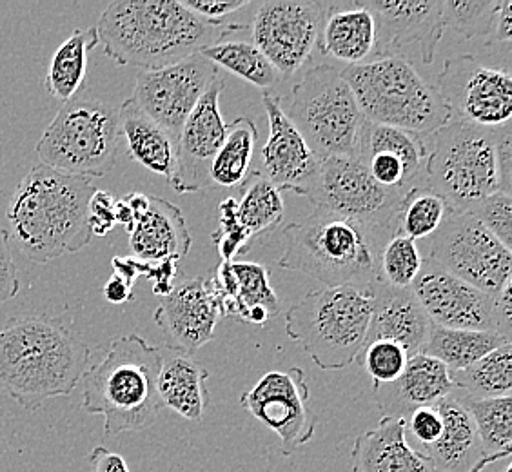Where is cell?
<instances>
[{"label": "cell", "mask_w": 512, "mask_h": 472, "mask_svg": "<svg viewBox=\"0 0 512 472\" xmlns=\"http://www.w3.org/2000/svg\"><path fill=\"white\" fill-rule=\"evenodd\" d=\"M95 30L109 59L153 71L206 50L238 26L198 19L173 0H119L104 10Z\"/></svg>", "instance_id": "6da1fadb"}, {"label": "cell", "mask_w": 512, "mask_h": 472, "mask_svg": "<svg viewBox=\"0 0 512 472\" xmlns=\"http://www.w3.org/2000/svg\"><path fill=\"white\" fill-rule=\"evenodd\" d=\"M86 342L59 318H11L0 329V389L26 411L69 396L88 371Z\"/></svg>", "instance_id": "7a4b0ae2"}, {"label": "cell", "mask_w": 512, "mask_h": 472, "mask_svg": "<svg viewBox=\"0 0 512 472\" xmlns=\"http://www.w3.org/2000/svg\"><path fill=\"white\" fill-rule=\"evenodd\" d=\"M97 187L39 164L20 180L8 206L10 238L20 253L37 264L79 253L93 240L89 231V198Z\"/></svg>", "instance_id": "3957f363"}, {"label": "cell", "mask_w": 512, "mask_h": 472, "mask_svg": "<svg viewBox=\"0 0 512 472\" xmlns=\"http://www.w3.org/2000/svg\"><path fill=\"white\" fill-rule=\"evenodd\" d=\"M389 233L318 209L284 229L286 253L278 266L313 276L325 287L371 286Z\"/></svg>", "instance_id": "277c9868"}, {"label": "cell", "mask_w": 512, "mask_h": 472, "mask_svg": "<svg viewBox=\"0 0 512 472\" xmlns=\"http://www.w3.org/2000/svg\"><path fill=\"white\" fill-rule=\"evenodd\" d=\"M162 347L149 345L142 336L113 340L99 364L82 376V409L104 418V434L144 431L157 422L162 402L157 391Z\"/></svg>", "instance_id": "5b68a950"}, {"label": "cell", "mask_w": 512, "mask_h": 472, "mask_svg": "<svg viewBox=\"0 0 512 472\" xmlns=\"http://www.w3.org/2000/svg\"><path fill=\"white\" fill-rule=\"evenodd\" d=\"M367 122L431 137L451 120L436 86L402 55L340 69Z\"/></svg>", "instance_id": "8992f818"}, {"label": "cell", "mask_w": 512, "mask_h": 472, "mask_svg": "<svg viewBox=\"0 0 512 472\" xmlns=\"http://www.w3.org/2000/svg\"><path fill=\"white\" fill-rule=\"evenodd\" d=\"M373 315L371 286L325 287L289 307L286 333L324 371L355 364Z\"/></svg>", "instance_id": "52a82bcc"}, {"label": "cell", "mask_w": 512, "mask_h": 472, "mask_svg": "<svg viewBox=\"0 0 512 472\" xmlns=\"http://www.w3.org/2000/svg\"><path fill=\"white\" fill-rule=\"evenodd\" d=\"M278 100L320 160L356 157L365 118L340 69L329 64L307 69L289 97Z\"/></svg>", "instance_id": "ba28073f"}, {"label": "cell", "mask_w": 512, "mask_h": 472, "mask_svg": "<svg viewBox=\"0 0 512 472\" xmlns=\"http://www.w3.org/2000/svg\"><path fill=\"white\" fill-rule=\"evenodd\" d=\"M496 131L451 118L431 135L424 186L444 198L451 211H469L483 198L502 193Z\"/></svg>", "instance_id": "9c48e42d"}, {"label": "cell", "mask_w": 512, "mask_h": 472, "mask_svg": "<svg viewBox=\"0 0 512 472\" xmlns=\"http://www.w3.org/2000/svg\"><path fill=\"white\" fill-rule=\"evenodd\" d=\"M119 111L106 102L75 97L42 133L37 155L44 166L75 177H104L117 164Z\"/></svg>", "instance_id": "30bf717a"}, {"label": "cell", "mask_w": 512, "mask_h": 472, "mask_svg": "<svg viewBox=\"0 0 512 472\" xmlns=\"http://www.w3.org/2000/svg\"><path fill=\"white\" fill-rule=\"evenodd\" d=\"M304 197L318 209L353 218L393 236L398 233L405 193L376 184L360 160L336 157L322 160L315 184Z\"/></svg>", "instance_id": "8fae6325"}, {"label": "cell", "mask_w": 512, "mask_h": 472, "mask_svg": "<svg viewBox=\"0 0 512 472\" xmlns=\"http://www.w3.org/2000/svg\"><path fill=\"white\" fill-rule=\"evenodd\" d=\"M429 258L487 295H498L511 282V249L469 211H449L433 235Z\"/></svg>", "instance_id": "7c38bea8"}, {"label": "cell", "mask_w": 512, "mask_h": 472, "mask_svg": "<svg viewBox=\"0 0 512 472\" xmlns=\"http://www.w3.org/2000/svg\"><path fill=\"white\" fill-rule=\"evenodd\" d=\"M451 117L482 128L511 124L512 80L509 68H493L474 55L451 57L436 79Z\"/></svg>", "instance_id": "4fadbf2b"}, {"label": "cell", "mask_w": 512, "mask_h": 472, "mask_svg": "<svg viewBox=\"0 0 512 472\" xmlns=\"http://www.w3.org/2000/svg\"><path fill=\"white\" fill-rule=\"evenodd\" d=\"M324 13L322 2L269 0L256 8L251 42L282 79H289L306 66L318 46Z\"/></svg>", "instance_id": "5bb4252c"}, {"label": "cell", "mask_w": 512, "mask_h": 472, "mask_svg": "<svg viewBox=\"0 0 512 472\" xmlns=\"http://www.w3.org/2000/svg\"><path fill=\"white\" fill-rule=\"evenodd\" d=\"M218 77L217 66L195 53L166 68L138 71L131 99L155 124L178 138L198 100Z\"/></svg>", "instance_id": "9a60e30c"}, {"label": "cell", "mask_w": 512, "mask_h": 472, "mask_svg": "<svg viewBox=\"0 0 512 472\" xmlns=\"http://www.w3.org/2000/svg\"><path fill=\"white\" fill-rule=\"evenodd\" d=\"M311 391L306 373L298 367L289 371H271L258 384L242 394L240 405L280 438L284 456L295 454L313 440L316 420L307 402Z\"/></svg>", "instance_id": "2e32d148"}, {"label": "cell", "mask_w": 512, "mask_h": 472, "mask_svg": "<svg viewBox=\"0 0 512 472\" xmlns=\"http://www.w3.org/2000/svg\"><path fill=\"white\" fill-rule=\"evenodd\" d=\"M427 318L438 327L498 333L496 296L451 275L429 256L411 287Z\"/></svg>", "instance_id": "e0dca14e"}, {"label": "cell", "mask_w": 512, "mask_h": 472, "mask_svg": "<svg viewBox=\"0 0 512 472\" xmlns=\"http://www.w3.org/2000/svg\"><path fill=\"white\" fill-rule=\"evenodd\" d=\"M222 91L224 80L218 77L178 133L175 169L169 184L180 195L197 193L211 184V166L227 131L220 111Z\"/></svg>", "instance_id": "ac0fdd59"}, {"label": "cell", "mask_w": 512, "mask_h": 472, "mask_svg": "<svg viewBox=\"0 0 512 472\" xmlns=\"http://www.w3.org/2000/svg\"><path fill=\"white\" fill-rule=\"evenodd\" d=\"M375 19L373 59L402 55L409 44H418L425 64L434 60L444 35L442 0H360Z\"/></svg>", "instance_id": "d6986e66"}, {"label": "cell", "mask_w": 512, "mask_h": 472, "mask_svg": "<svg viewBox=\"0 0 512 472\" xmlns=\"http://www.w3.org/2000/svg\"><path fill=\"white\" fill-rule=\"evenodd\" d=\"M427 157L424 135L365 120L356 160L364 164L376 184L404 193L424 186Z\"/></svg>", "instance_id": "ffe728a7"}, {"label": "cell", "mask_w": 512, "mask_h": 472, "mask_svg": "<svg viewBox=\"0 0 512 472\" xmlns=\"http://www.w3.org/2000/svg\"><path fill=\"white\" fill-rule=\"evenodd\" d=\"M218 320L220 313L204 276L178 282L155 311V324L169 351L189 356L213 340Z\"/></svg>", "instance_id": "44dd1931"}, {"label": "cell", "mask_w": 512, "mask_h": 472, "mask_svg": "<svg viewBox=\"0 0 512 472\" xmlns=\"http://www.w3.org/2000/svg\"><path fill=\"white\" fill-rule=\"evenodd\" d=\"M269 122V137L262 149V175L282 193L293 191L304 197L315 184L322 160L309 149L300 131L280 108V100L271 93L262 97Z\"/></svg>", "instance_id": "7402d4cb"}, {"label": "cell", "mask_w": 512, "mask_h": 472, "mask_svg": "<svg viewBox=\"0 0 512 472\" xmlns=\"http://www.w3.org/2000/svg\"><path fill=\"white\" fill-rule=\"evenodd\" d=\"M373 315L365 345L375 340H391L407 353H420L433 322L427 318L411 289H396L376 278L371 284ZM364 345V347H365Z\"/></svg>", "instance_id": "603a6c76"}, {"label": "cell", "mask_w": 512, "mask_h": 472, "mask_svg": "<svg viewBox=\"0 0 512 472\" xmlns=\"http://www.w3.org/2000/svg\"><path fill=\"white\" fill-rule=\"evenodd\" d=\"M351 460L353 472H438L407 442L404 418L391 414L356 438Z\"/></svg>", "instance_id": "cb8c5ba5"}, {"label": "cell", "mask_w": 512, "mask_h": 472, "mask_svg": "<svg viewBox=\"0 0 512 472\" xmlns=\"http://www.w3.org/2000/svg\"><path fill=\"white\" fill-rule=\"evenodd\" d=\"M191 244L193 238L189 235L180 207L164 198L149 195L148 211L138 218L129 233L133 256L149 264L164 260L180 262L188 255Z\"/></svg>", "instance_id": "d4e9b609"}, {"label": "cell", "mask_w": 512, "mask_h": 472, "mask_svg": "<svg viewBox=\"0 0 512 472\" xmlns=\"http://www.w3.org/2000/svg\"><path fill=\"white\" fill-rule=\"evenodd\" d=\"M456 391L451 373L442 362L427 354H414L402 376L389 385L375 387L378 405L391 416L411 413L418 407H431Z\"/></svg>", "instance_id": "484cf974"}, {"label": "cell", "mask_w": 512, "mask_h": 472, "mask_svg": "<svg viewBox=\"0 0 512 472\" xmlns=\"http://www.w3.org/2000/svg\"><path fill=\"white\" fill-rule=\"evenodd\" d=\"M444 429L433 447L425 451L438 472H482L487 465L473 418L456 393L436 404Z\"/></svg>", "instance_id": "4316f807"}, {"label": "cell", "mask_w": 512, "mask_h": 472, "mask_svg": "<svg viewBox=\"0 0 512 472\" xmlns=\"http://www.w3.org/2000/svg\"><path fill=\"white\" fill-rule=\"evenodd\" d=\"M318 44L325 57L342 62L345 68L365 64L375 55V19L360 0L351 8L325 6Z\"/></svg>", "instance_id": "83f0119b"}, {"label": "cell", "mask_w": 512, "mask_h": 472, "mask_svg": "<svg viewBox=\"0 0 512 472\" xmlns=\"http://www.w3.org/2000/svg\"><path fill=\"white\" fill-rule=\"evenodd\" d=\"M206 367L189 354L162 351L158 371L157 391L162 407L186 418L200 422L209 407Z\"/></svg>", "instance_id": "f1b7e54d"}, {"label": "cell", "mask_w": 512, "mask_h": 472, "mask_svg": "<svg viewBox=\"0 0 512 472\" xmlns=\"http://www.w3.org/2000/svg\"><path fill=\"white\" fill-rule=\"evenodd\" d=\"M117 111L120 137L128 142L129 157L151 173L169 180L175 169L177 138L155 124L133 99L126 100Z\"/></svg>", "instance_id": "f546056e"}, {"label": "cell", "mask_w": 512, "mask_h": 472, "mask_svg": "<svg viewBox=\"0 0 512 472\" xmlns=\"http://www.w3.org/2000/svg\"><path fill=\"white\" fill-rule=\"evenodd\" d=\"M99 46L95 28L75 30L51 57L50 68L44 79V88L60 102L79 97L88 73L89 51Z\"/></svg>", "instance_id": "4dcf8cb0"}, {"label": "cell", "mask_w": 512, "mask_h": 472, "mask_svg": "<svg viewBox=\"0 0 512 472\" xmlns=\"http://www.w3.org/2000/svg\"><path fill=\"white\" fill-rule=\"evenodd\" d=\"M511 344L507 338L491 331H463V329H445L431 325L420 353L442 362L449 373L463 371L485 354L493 353L502 345Z\"/></svg>", "instance_id": "1f68e13d"}, {"label": "cell", "mask_w": 512, "mask_h": 472, "mask_svg": "<svg viewBox=\"0 0 512 472\" xmlns=\"http://www.w3.org/2000/svg\"><path fill=\"white\" fill-rule=\"evenodd\" d=\"M473 418L483 458L487 462L507 460L512 453V400L503 398H474L454 391Z\"/></svg>", "instance_id": "d6a6232c"}, {"label": "cell", "mask_w": 512, "mask_h": 472, "mask_svg": "<svg viewBox=\"0 0 512 472\" xmlns=\"http://www.w3.org/2000/svg\"><path fill=\"white\" fill-rule=\"evenodd\" d=\"M258 129L249 117H238L227 126L226 138L211 166V184L224 189L242 187L253 177Z\"/></svg>", "instance_id": "836d02e7"}, {"label": "cell", "mask_w": 512, "mask_h": 472, "mask_svg": "<svg viewBox=\"0 0 512 472\" xmlns=\"http://www.w3.org/2000/svg\"><path fill=\"white\" fill-rule=\"evenodd\" d=\"M244 26H238L240 31ZM235 31V33H237ZM231 33L226 39L218 40L217 44L200 51L202 57L213 62L217 68H224L237 75L240 79L253 84L255 88L269 93L282 82V75L275 66L264 57V53L256 48L253 42L242 39H231Z\"/></svg>", "instance_id": "e575fe53"}, {"label": "cell", "mask_w": 512, "mask_h": 472, "mask_svg": "<svg viewBox=\"0 0 512 472\" xmlns=\"http://www.w3.org/2000/svg\"><path fill=\"white\" fill-rule=\"evenodd\" d=\"M456 391L474 398L511 396L512 344H505L463 371L451 373Z\"/></svg>", "instance_id": "d590c367"}, {"label": "cell", "mask_w": 512, "mask_h": 472, "mask_svg": "<svg viewBox=\"0 0 512 472\" xmlns=\"http://www.w3.org/2000/svg\"><path fill=\"white\" fill-rule=\"evenodd\" d=\"M249 180L251 184L237 202V217L247 235L255 238L275 231L282 224L284 200L280 191L262 173L255 171Z\"/></svg>", "instance_id": "8d00e7d4"}, {"label": "cell", "mask_w": 512, "mask_h": 472, "mask_svg": "<svg viewBox=\"0 0 512 472\" xmlns=\"http://www.w3.org/2000/svg\"><path fill=\"white\" fill-rule=\"evenodd\" d=\"M449 211L440 195L425 186L413 187L405 193L400 206L398 233L413 238L414 242L429 238L444 224Z\"/></svg>", "instance_id": "74e56055"}, {"label": "cell", "mask_w": 512, "mask_h": 472, "mask_svg": "<svg viewBox=\"0 0 512 472\" xmlns=\"http://www.w3.org/2000/svg\"><path fill=\"white\" fill-rule=\"evenodd\" d=\"M424 266L420 247L409 236H391L380 251L378 280L396 289H411Z\"/></svg>", "instance_id": "f35d334b"}, {"label": "cell", "mask_w": 512, "mask_h": 472, "mask_svg": "<svg viewBox=\"0 0 512 472\" xmlns=\"http://www.w3.org/2000/svg\"><path fill=\"white\" fill-rule=\"evenodd\" d=\"M498 8L500 0H442V24L465 39L491 35Z\"/></svg>", "instance_id": "ab89813d"}, {"label": "cell", "mask_w": 512, "mask_h": 472, "mask_svg": "<svg viewBox=\"0 0 512 472\" xmlns=\"http://www.w3.org/2000/svg\"><path fill=\"white\" fill-rule=\"evenodd\" d=\"M237 295L246 311V324L253 309H266L269 316L280 313V298L269 284V269L253 262H231Z\"/></svg>", "instance_id": "60d3db41"}, {"label": "cell", "mask_w": 512, "mask_h": 472, "mask_svg": "<svg viewBox=\"0 0 512 472\" xmlns=\"http://www.w3.org/2000/svg\"><path fill=\"white\" fill-rule=\"evenodd\" d=\"M409 358L411 354L402 345L391 340H375L365 345L355 364L364 367L365 373L373 380V387H380L396 382L404 373Z\"/></svg>", "instance_id": "b9f144b4"}, {"label": "cell", "mask_w": 512, "mask_h": 472, "mask_svg": "<svg viewBox=\"0 0 512 472\" xmlns=\"http://www.w3.org/2000/svg\"><path fill=\"white\" fill-rule=\"evenodd\" d=\"M218 226L213 233V242L222 262H235V256L246 255L251 249V236L240 226L237 217V200L226 198L218 206Z\"/></svg>", "instance_id": "7bdbcfd3"}, {"label": "cell", "mask_w": 512, "mask_h": 472, "mask_svg": "<svg viewBox=\"0 0 512 472\" xmlns=\"http://www.w3.org/2000/svg\"><path fill=\"white\" fill-rule=\"evenodd\" d=\"M480 224L491 235L496 236L507 249L512 247V198L505 193H494L483 198L476 206L469 209Z\"/></svg>", "instance_id": "ee69618b"}, {"label": "cell", "mask_w": 512, "mask_h": 472, "mask_svg": "<svg viewBox=\"0 0 512 472\" xmlns=\"http://www.w3.org/2000/svg\"><path fill=\"white\" fill-rule=\"evenodd\" d=\"M405 438L414 451L424 454L429 447L438 442L444 422L436 405L418 407L404 416Z\"/></svg>", "instance_id": "f6af8a7d"}, {"label": "cell", "mask_w": 512, "mask_h": 472, "mask_svg": "<svg viewBox=\"0 0 512 472\" xmlns=\"http://www.w3.org/2000/svg\"><path fill=\"white\" fill-rule=\"evenodd\" d=\"M89 231L93 236H106L117 226L115 222V197L104 191L95 189L89 198Z\"/></svg>", "instance_id": "bcb514c9"}, {"label": "cell", "mask_w": 512, "mask_h": 472, "mask_svg": "<svg viewBox=\"0 0 512 472\" xmlns=\"http://www.w3.org/2000/svg\"><path fill=\"white\" fill-rule=\"evenodd\" d=\"M10 240V231L0 222V304L15 298L20 289L17 266L11 256Z\"/></svg>", "instance_id": "7dc6e473"}, {"label": "cell", "mask_w": 512, "mask_h": 472, "mask_svg": "<svg viewBox=\"0 0 512 472\" xmlns=\"http://www.w3.org/2000/svg\"><path fill=\"white\" fill-rule=\"evenodd\" d=\"M189 13L207 22H218L231 13L247 8V0H182L180 2Z\"/></svg>", "instance_id": "c3c4849f"}, {"label": "cell", "mask_w": 512, "mask_h": 472, "mask_svg": "<svg viewBox=\"0 0 512 472\" xmlns=\"http://www.w3.org/2000/svg\"><path fill=\"white\" fill-rule=\"evenodd\" d=\"M178 273L177 260H164L157 264L142 262V276H146L153 284V293L158 296H168L175 287Z\"/></svg>", "instance_id": "681fc988"}, {"label": "cell", "mask_w": 512, "mask_h": 472, "mask_svg": "<svg viewBox=\"0 0 512 472\" xmlns=\"http://www.w3.org/2000/svg\"><path fill=\"white\" fill-rule=\"evenodd\" d=\"M496 158L500 168L502 193L511 195L512 189V131L511 124H505L496 131Z\"/></svg>", "instance_id": "f907efd6"}, {"label": "cell", "mask_w": 512, "mask_h": 472, "mask_svg": "<svg viewBox=\"0 0 512 472\" xmlns=\"http://www.w3.org/2000/svg\"><path fill=\"white\" fill-rule=\"evenodd\" d=\"M89 463L93 472H131L122 454L109 451L108 447H102V445L91 451Z\"/></svg>", "instance_id": "816d5d0a"}, {"label": "cell", "mask_w": 512, "mask_h": 472, "mask_svg": "<svg viewBox=\"0 0 512 472\" xmlns=\"http://www.w3.org/2000/svg\"><path fill=\"white\" fill-rule=\"evenodd\" d=\"M512 280L496 295V318L503 338L512 340Z\"/></svg>", "instance_id": "f5cc1de1"}, {"label": "cell", "mask_w": 512, "mask_h": 472, "mask_svg": "<svg viewBox=\"0 0 512 472\" xmlns=\"http://www.w3.org/2000/svg\"><path fill=\"white\" fill-rule=\"evenodd\" d=\"M512 39V0H500V8L494 19L493 31L487 44L494 42H511Z\"/></svg>", "instance_id": "db71d44e"}, {"label": "cell", "mask_w": 512, "mask_h": 472, "mask_svg": "<svg viewBox=\"0 0 512 472\" xmlns=\"http://www.w3.org/2000/svg\"><path fill=\"white\" fill-rule=\"evenodd\" d=\"M104 298L108 300L109 304L120 305L126 304L129 300H133V286L126 282L124 278L115 275L109 278L104 286Z\"/></svg>", "instance_id": "11a10c76"}, {"label": "cell", "mask_w": 512, "mask_h": 472, "mask_svg": "<svg viewBox=\"0 0 512 472\" xmlns=\"http://www.w3.org/2000/svg\"><path fill=\"white\" fill-rule=\"evenodd\" d=\"M111 266L115 269V275L124 278L131 286H135L138 276H142V260L135 256H115Z\"/></svg>", "instance_id": "9f6ffc18"}, {"label": "cell", "mask_w": 512, "mask_h": 472, "mask_svg": "<svg viewBox=\"0 0 512 472\" xmlns=\"http://www.w3.org/2000/svg\"><path fill=\"white\" fill-rule=\"evenodd\" d=\"M115 222L120 224V226H124V229L131 233V229L135 227V215H133V211H131V207L124 202V198H120V200H115Z\"/></svg>", "instance_id": "6f0895ef"}, {"label": "cell", "mask_w": 512, "mask_h": 472, "mask_svg": "<svg viewBox=\"0 0 512 472\" xmlns=\"http://www.w3.org/2000/svg\"><path fill=\"white\" fill-rule=\"evenodd\" d=\"M124 202L131 207V211H133V215H135V220L142 217L146 211H148L149 207V195H144V193H129L124 197Z\"/></svg>", "instance_id": "680465c9"}, {"label": "cell", "mask_w": 512, "mask_h": 472, "mask_svg": "<svg viewBox=\"0 0 512 472\" xmlns=\"http://www.w3.org/2000/svg\"><path fill=\"white\" fill-rule=\"evenodd\" d=\"M511 471H512L511 465H507V467H505V471H503V472H511Z\"/></svg>", "instance_id": "91938a15"}]
</instances>
